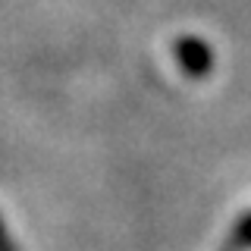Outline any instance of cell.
<instances>
[{
  "label": "cell",
  "mask_w": 251,
  "mask_h": 251,
  "mask_svg": "<svg viewBox=\"0 0 251 251\" xmlns=\"http://www.w3.org/2000/svg\"><path fill=\"white\" fill-rule=\"evenodd\" d=\"M0 251H13V242H10V235L3 232V223H0Z\"/></svg>",
  "instance_id": "2"
},
{
  "label": "cell",
  "mask_w": 251,
  "mask_h": 251,
  "mask_svg": "<svg viewBox=\"0 0 251 251\" xmlns=\"http://www.w3.org/2000/svg\"><path fill=\"white\" fill-rule=\"evenodd\" d=\"M179 57H182V63L192 69V73H204V69H207V63H210L207 47L198 44V41H182V50H179Z\"/></svg>",
  "instance_id": "1"
}]
</instances>
